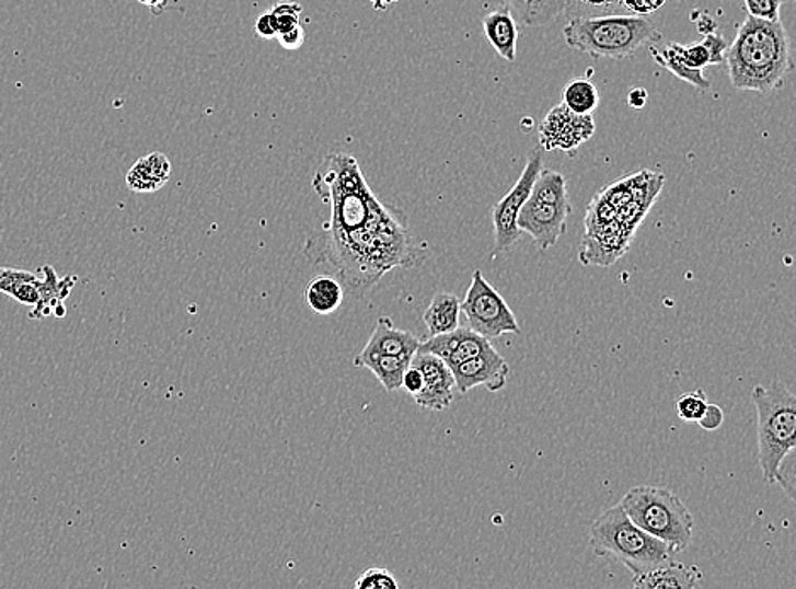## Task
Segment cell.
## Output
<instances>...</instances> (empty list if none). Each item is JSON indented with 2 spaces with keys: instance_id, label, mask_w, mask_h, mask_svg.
<instances>
[{
  "instance_id": "cell-1",
  "label": "cell",
  "mask_w": 796,
  "mask_h": 589,
  "mask_svg": "<svg viewBox=\"0 0 796 589\" xmlns=\"http://www.w3.org/2000/svg\"><path fill=\"white\" fill-rule=\"evenodd\" d=\"M416 252L408 221L400 209L382 205L362 227L325 228L308 240L304 257L325 268L351 296H362L394 267L415 265Z\"/></svg>"
},
{
  "instance_id": "cell-2",
  "label": "cell",
  "mask_w": 796,
  "mask_h": 589,
  "mask_svg": "<svg viewBox=\"0 0 796 589\" xmlns=\"http://www.w3.org/2000/svg\"><path fill=\"white\" fill-rule=\"evenodd\" d=\"M725 63L737 91H780L793 70L792 46L782 21L755 20L748 15L728 45Z\"/></svg>"
},
{
  "instance_id": "cell-3",
  "label": "cell",
  "mask_w": 796,
  "mask_h": 589,
  "mask_svg": "<svg viewBox=\"0 0 796 589\" xmlns=\"http://www.w3.org/2000/svg\"><path fill=\"white\" fill-rule=\"evenodd\" d=\"M563 33L569 48L610 60L632 57L642 46L656 45L662 38L647 15L634 14L573 18Z\"/></svg>"
},
{
  "instance_id": "cell-4",
  "label": "cell",
  "mask_w": 796,
  "mask_h": 589,
  "mask_svg": "<svg viewBox=\"0 0 796 589\" xmlns=\"http://www.w3.org/2000/svg\"><path fill=\"white\" fill-rule=\"evenodd\" d=\"M589 547L598 557L623 564L634 576L649 573L674 559L672 548L635 526L620 503L592 521Z\"/></svg>"
},
{
  "instance_id": "cell-5",
  "label": "cell",
  "mask_w": 796,
  "mask_h": 589,
  "mask_svg": "<svg viewBox=\"0 0 796 589\" xmlns=\"http://www.w3.org/2000/svg\"><path fill=\"white\" fill-rule=\"evenodd\" d=\"M635 526L646 530L657 541L665 542L674 554H681L693 541L694 520L683 499L666 487H632L620 501Z\"/></svg>"
},
{
  "instance_id": "cell-6",
  "label": "cell",
  "mask_w": 796,
  "mask_h": 589,
  "mask_svg": "<svg viewBox=\"0 0 796 589\" xmlns=\"http://www.w3.org/2000/svg\"><path fill=\"white\" fill-rule=\"evenodd\" d=\"M758 412V461L762 480L774 484L777 465L796 447V396L782 381L755 385Z\"/></svg>"
},
{
  "instance_id": "cell-7",
  "label": "cell",
  "mask_w": 796,
  "mask_h": 589,
  "mask_svg": "<svg viewBox=\"0 0 796 589\" xmlns=\"http://www.w3.org/2000/svg\"><path fill=\"white\" fill-rule=\"evenodd\" d=\"M461 313L465 314L469 328L487 340L511 333L520 335V325L514 311L503 296L484 279L481 270L472 276L468 294L461 301Z\"/></svg>"
},
{
  "instance_id": "cell-8",
  "label": "cell",
  "mask_w": 796,
  "mask_h": 589,
  "mask_svg": "<svg viewBox=\"0 0 796 589\" xmlns=\"http://www.w3.org/2000/svg\"><path fill=\"white\" fill-rule=\"evenodd\" d=\"M544 169V157L539 150H533L527 160L523 172L514 189L506 194L493 208V228H495V254L508 252L514 249L521 239V230L518 228V212L524 200L529 199L532 193L533 182L539 177L540 171Z\"/></svg>"
},
{
  "instance_id": "cell-9",
  "label": "cell",
  "mask_w": 796,
  "mask_h": 589,
  "mask_svg": "<svg viewBox=\"0 0 796 589\" xmlns=\"http://www.w3.org/2000/svg\"><path fill=\"white\" fill-rule=\"evenodd\" d=\"M570 209L569 200H549L530 194L518 212L517 224L521 233L532 236L537 249L545 252L566 234Z\"/></svg>"
},
{
  "instance_id": "cell-10",
  "label": "cell",
  "mask_w": 796,
  "mask_h": 589,
  "mask_svg": "<svg viewBox=\"0 0 796 589\" xmlns=\"http://www.w3.org/2000/svg\"><path fill=\"white\" fill-rule=\"evenodd\" d=\"M592 116H579L570 113L566 106L549 111L544 122L539 126V140L545 151L563 150L573 153L576 148L595 135Z\"/></svg>"
},
{
  "instance_id": "cell-11",
  "label": "cell",
  "mask_w": 796,
  "mask_h": 589,
  "mask_svg": "<svg viewBox=\"0 0 796 589\" xmlns=\"http://www.w3.org/2000/svg\"><path fill=\"white\" fill-rule=\"evenodd\" d=\"M412 366L423 374L422 391L413 396L416 405L430 412H443L449 408L455 390L452 369L440 357L419 350L413 356Z\"/></svg>"
},
{
  "instance_id": "cell-12",
  "label": "cell",
  "mask_w": 796,
  "mask_h": 589,
  "mask_svg": "<svg viewBox=\"0 0 796 589\" xmlns=\"http://www.w3.org/2000/svg\"><path fill=\"white\" fill-rule=\"evenodd\" d=\"M452 374L457 391L461 394H468L480 385L486 388L489 393H498L508 382L510 366L499 356L495 347H491L481 351L480 356L452 367Z\"/></svg>"
},
{
  "instance_id": "cell-13",
  "label": "cell",
  "mask_w": 796,
  "mask_h": 589,
  "mask_svg": "<svg viewBox=\"0 0 796 589\" xmlns=\"http://www.w3.org/2000/svg\"><path fill=\"white\" fill-rule=\"evenodd\" d=\"M631 234L620 224L608 223L597 230L586 231L582 243L581 258L585 265H612L616 258L622 257Z\"/></svg>"
},
{
  "instance_id": "cell-14",
  "label": "cell",
  "mask_w": 796,
  "mask_h": 589,
  "mask_svg": "<svg viewBox=\"0 0 796 589\" xmlns=\"http://www.w3.org/2000/svg\"><path fill=\"white\" fill-rule=\"evenodd\" d=\"M418 336L412 332L394 326L389 316H381L376 323L374 332L370 335L362 354H378V356H415L418 350Z\"/></svg>"
},
{
  "instance_id": "cell-15",
  "label": "cell",
  "mask_w": 796,
  "mask_h": 589,
  "mask_svg": "<svg viewBox=\"0 0 796 589\" xmlns=\"http://www.w3.org/2000/svg\"><path fill=\"white\" fill-rule=\"evenodd\" d=\"M703 573L696 566L669 561L665 566L634 576V588L637 589H693L702 581Z\"/></svg>"
},
{
  "instance_id": "cell-16",
  "label": "cell",
  "mask_w": 796,
  "mask_h": 589,
  "mask_svg": "<svg viewBox=\"0 0 796 589\" xmlns=\"http://www.w3.org/2000/svg\"><path fill=\"white\" fill-rule=\"evenodd\" d=\"M172 163L163 153H150L138 160L126 175L129 190L138 194H150L162 189L171 181Z\"/></svg>"
},
{
  "instance_id": "cell-17",
  "label": "cell",
  "mask_w": 796,
  "mask_h": 589,
  "mask_svg": "<svg viewBox=\"0 0 796 589\" xmlns=\"http://www.w3.org/2000/svg\"><path fill=\"white\" fill-rule=\"evenodd\" d=\"M484 35L506 61L517 60L518 23L508 9H496L483 20Z\"/></svg>"
},
{
  "instance_id": "cell-18",
  "label": "cell",
  "mask_w": 796,
  "mask_h": 589,
  "mask_svg": "<svg viewBox=\"0 0 796 589\" xmlns=\"http://www.w3.org/2000/svg\"><path fill=\"white\" fill-rule=\"evenodd\" d=\"M76 284V276L60 279L51 265H43L42 279H39L42 301H39L38 307H35V310L31 311L30 316L35 317V320H42V317L49 316V314L64 316V301L69 298L70 291H72Z\"/></svg>"
},
{
  "instance_id": "cell-19",
  "label": "cell",
  "mask_w": 796,
  "mask_h": 589,
  "mask_svg": "<svg viewBox=\"0 0 796 589\" xmlns=\"http://www.w3.org/2000/svg\"><path fill=\"white\" fill-rule=\"evenodd\" d=\"M413 356H378V354H362L355 357L354 366L369 369L379 379L389 393L401 390L403 376L412 366Z\"/></svg>"
},
{
  "instance_id": "cell-20",
  "label": "cell",
  "mask_w": 796,
  "mask_h": 589,
  "mask_svg": "<svg viewBox=\"0 0 796 589\" xmlns=\"http://www.w3.org/2000/svg\"><path fill=\"white\" fill-rule=\"evenodd\" d=\"M505 8L523 26H545L564 14V0H503Z\"/></svg>"
},
{
  "instance_id": "cell-21",
  "label": "cell",
  "mask_w": 796,
  "mask_h": 589,
  "mask_svg": "<svg viewBox=\"0 0 796 589\" xmlns=\"http://www.w3.org/2000/svg\"><path fill=\"white\" fill-rule=\"evenodd\" d=\"M461 316V299L450 292H437L430 307L423 313V323L427 325L430 336L452 332L459 326Z\"/></svg>"
},
{
  "instance_id": "cell-22",
  "label": "cell",
  "mask_w": 796,
  "mask_h": 589,
  "mask_svg": "<svg viewBox=\"0 0 796 589\" xmlns=\"http://www.w3.org/2000/svg\"><path fill=\"white\" fill-rule=\"evenodd\" d=\"M344 286L333 276H318L308 284L307 301L318 314L335 313L344 302Z\"/></svg>"
},
{
  "instance_id": "cell-23",
  "label": "cell",
  "mask_w": 796,
  "mask_h": 589,
  "mask_svg": "<svg viewBox=\"0 0 796 589\" xmlns=\"http://www.w3.org/2000/svg\"><path fill=\"white\" fill-rule=\"evenodd\" d=\"M563 106L579 116H592L600 106V92L597 85L586 79L567 83L563 91Z\"/></svg>"
},
{
  "instance_id": "cell-24",
  "label": "cell",
  "mask_w": 796,
  "mask_h": 589,
  "mask_svg": "<svg viewBox=\"0 0 796 589\" xmlns=\"http://www.w3.org/2000/svg\"><path fill=\"white\" fill-rule=\"evenodd\" d=\"M649 48L650 55H653L656 63L660 65V67H665V69L669 70V72L674 73L678 79L684 80V82L690 83V85H693L694 89H699V91H708V89L712 88V82L703 76V70H694L687 67V65L680 60V57L674 54L671 43L666 45V48L662 49L657 48V46L654 45H650Z\"/></svg>"
},
{
  "instance_id": "cell-25",
  "label": "cell",
  "mask_w": 796,
  "mask_h": 589,
  "mask_svg": "<svg viewBox=\"0 0 796 589\" xmlns=\"http://www.w3.org/2000/svg\"><path fill=\"white\" fill-rule=\"evenodd\" d=\"M564 14L573 18L586 15L626 14L622 0H564Z\"/></svg>"
},
{
  "instance_id": "cell-26",
  "label": "cell",
  "mask_w": 796,
  "mask_h": 589,
  "mask_svg": "<svg viewBox=\"0 0 796 589\" xmlns=\"http://www.w3.org/2000/svg\"><path fill=\"white\" fill-rule=\"evenodd\" d=\"M493 347L491 340L481 336L480 333L472 332L471 328L465 330L462 340L457 345L452 356L447 360V366L452 367L459 366V363L465 362V360L472 359V357L480 356L481 351L487 350Z\"/></svg>"
},
{
  "instance_id": "cell-27",
  "label": "cell",
  "mask_w": 796,
  "mask_h": 589,
  "mask_svg": "<svg viewBox=\"0 0 796 589\" xmlns=\"http://www.w3.org/2000/svg\"><path fill=\"white\" fill-rule=\"evenodd\" d=\"M706 406H708V400H706L705 391L694 390L691 393L681 394L676 401V412L683 421L688 424H699L703 413H705Z\"/></svg>"
},
{
  "instance_id": "cell-28",
  "label": "cell",
  "mask_w": 796,
  "mask_h": 589,
  "mask_svg": "<svg viewBox=\"0 0 796 589\" xmlns=\"http://www.w3.org/2000/svg\"><path fill=\"white\" fill-rule=\"evenodd\" d=\"M355 589H400V581L384 567H370L355 579Z\"/></svg>"
},
{
  "instance_id": "cell-29",
  "label": "cell",
  "mask_w": 796,
  "mask_h": 589,
  "mask_svg": "<svg viewBox=\"0 0 796 589\" xmlns=\"http://www.w3.org/2000/svg\"><path fill=\"white\" fill-rule=\"evenodd\" d=\"M672 49H674V54L680 57V60L683 61L687 67H690V69L694 70H703L705 67H708L710 63V54L708 48H706L705 43L703 42H696V43H690V45H680V43H671Z\"/></svg>"
},
{
  "instance_id": "cell-30",
  "label": "cell",
  "mask_w": 796,
  "mask_h": 589,
  "mask_svg": "<svg viewBox=\"0 0 796 589\" xmlns=\"http://www.w3.org/2000/svg\"><path fill=\"white\" fill-rule=\"evenodd\" d=\"M299 12H301V5L299 4H279L268 12L273 18L276 35H284V33H289V31L298 27Z\"/></svg>"
},
{
  "instance_id": "cell-31",
  "label": "cell",
  "mask_w": 796,
  "mask_h": 589,
  "mask_svg": "<svg viewBox=\"0 0 796 589\" xmlns=\"http://www.w3.org/2000/svg\"><path fill=\"white\" fill-rule=\"evenodd\" d=\"M783 2L785 0H743V8L755 20L776 23L782 14Z\"/></svg>"
},
{
  "instance_id": "cell-32",
  "label": "cell",
  "mask_w": 796,
  "mask_h": 589,
  "mask_svg": "<svg viewBox=\"0 0 796 589\" xmlns=\"http://www.w3.org/2000/svg\"><path fill=\"white\" fill-rule=\"evenodd\" d=\"M796 455H795V449L789 450L788 453H786L785 458H783V461L780 462V465H777L776 474H774V483H780V486L783 487V492L788 495L789 499H795V486H796V473H795V464H796Z\"/></svg>"
},
{
  "instance_id": "cell-33",
  "label": "cell",
  "mask_w": 796,
  "mask_h": 589,
  "mask_svg": "<svg viewBox=\"0 0 796 589\" xmlns=\"http://www.w3.org/2000/svg\"><path fill=\"white\" fill-rule=\"evenodd\" d=\"M703 43H705L706 48H708L710 63H725V55H727L728 43L724 36L712 31V33H706L705 38H703Z\"/></svg>"
},
{
  "instance_id": "cell-34",
  "label": "cell",
  "mask_w": 796,
  "mask_h": 589,
  "mask_svg": "<svg viewBox=\"0 0 796 589\" xmlns=\"http://www.w3.org/2000/svg\"><path fill=\"white\" fill-rule=\"evenodd\" d=\"M626 14L649 15L666 4V0H622Z\"/></svg>"
},
{
  "instance_id": "cell-35",
  "label": "cell",
  "mask_w": 796,
  "mask_h": 589,
  "mask_svg": "<svg viewBox=\"0 0 796 589\" xmlns=\"http://www.w3.org/2000/svg\"><path fill=\"white\" fill-rule=\"evenodd\" d=\"M724 419V409H722L718 405H712V403H708L705 413H703L702 418H700L699 425L703 428V430L715 431L722 427Z\"/></svg>"
},
{
  "instance_id": "cell-36",
  "label": "cell",
  "mask_w": 796,
  "mask_h": 589,
  "mask_svg": "<svg viewBox=\"0 0 796 589\" xmlns=\"http://www.w3.org/2000/svg\"><path fill=\"white\" fill-rule=\"evenodd\" d=\"M401 388H403L406 393L412 394V396H415V394H418L419 391H422L423 388V374L419 372L416 367L409 366L408 370L404 372L403 376V382H401Z\"/></svg>"
},
{
  "instance_id": "cell-37",
  "label": "cell",
  "mask_w": 796,
  "mask_h": 589,
  "mask_svg": "<svg viewBox=\"0 0 796 589\" xmlns=\"http://www.w3.org/2000/svg\"><path fill=\"white\" fill-rule=\"evenodd\" d=\"M279 39L280 43H282L284 48H298V46L304 42V31L301 30V26L295 27V30L289 31V33L279 35Z\"/></svg>"
},
{
  "instance_id": "cell-38",
  "label": "cell",
  "mask_w": 796,
  "mask_h": 589,
  "mask_svg": "<svg viewBox=\"0 0 796 589\" xmlns=\"http://www.w3.org/2000/svg\"><path fill=\"white\" fill-rule=\"evenodd\" d=\"M647 99H649V94H647L646 89L634 88L628 92V106L634 107V109H642V107H646Z\"/></svg>"
},
{
  "instance_id": "cell-39",
  "label": "cell",
  "mask_w": 796,
  "mask_h": 589,
  "mask_svg": "<svg viewBox=\"0 0 796 589\" xmlns=\"http://www.w3.org/2000/svg\"><path fill=\"white\" fill-rule=\"evenodd\" d=\"M257 33L261 36H265V38H273V36H276L273 18H270V14H268V12L267 14L261 15V18H258Z\"/></svg>"
},
{
  "instance_id": "cell-40",
  "label": "cell",
  "mask_w": 796,
  "mask_h": 589,
  "mask_svg": "<svg viewBox=\"0 0 796 589\" xmlns=\"http://www.w3.org/2000/svg\"><path fill=\"white\" fill-rule=\"evenodd\" d=\"M140 2L150 8L155 14H160V9L165 5L166 0H140Z\"/></svg>"
},
{
  "instance_id": "cell-41",
  "label": "cell",
  "mask_w": 796,
  "mask_h": 589,
  "mask_svg": "<svg viewBox=\"0 0 796 589\" xmlns=\"http://www.w3.org/2000/svg\"><path fill=\"white\" fill-rule=\"evenodd\" d=\"M376 9H388L389 5H393L397 0H370Z\"/></svg>"
}]
</instances>
